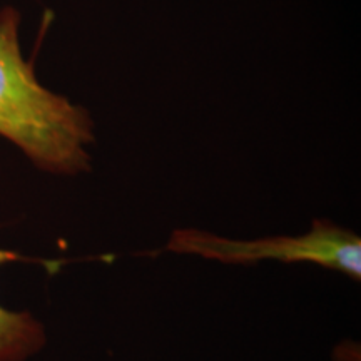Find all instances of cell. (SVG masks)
Returning <instances> with one entry per match:
<instances>
[{
  "mask_svg": "<svg viewBox=\"0 0 361 361\" xmlns=\"http://www.w3.org/2000/svg\"><path fill=\"white\" fill-rule=\"evenodd\" d=\"M20 13L0 11V137L37 168L75 176L90 168L94 123L87 109L40 84L20 49Z\"/></svg>",
  "mask_w": 361,
  "mask_h": 361,
  "instance_id": "cell-1",
  "label": "cell"
},
{
  "mask_svg": "<svg viewBox=\"0 0 361 361\" xmlns=\"http://www.w3.org/2000/svg\"><path fill=\"white\" fill-rule=\"evenodd\" d=\"M168 250L223 263H255L261 259L314 263L355 279L361 278V239L329 221H314L311 231L303 236L256 241H234L200 229H178L169 239Z\"/></svg>",
  "mask_w": 361,
  "mask_h": 361,
  "instance_id": "cell-2",
  "label": "cell"
},
{
  "mask_svg": "<svg viewBox=\"0 0 361 361\" xmlns=\"http://www.w3.org/2000/svg\"><path fill=\"white\" fill-rule=\"evenodd\" d=\"M13 251L0 250V266L17 261ZM45 345V331L27 311H8L0 306V361H24Z\"/></svg>",
  "mask_w": 361,
  "mask_h": 361,
  "instance_id": "cell-3",
  "label": "cell"
}]
</instances>
